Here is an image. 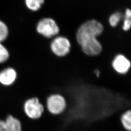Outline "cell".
<instances>
[{
    "label": "cell",
    "instance_id": "obj_14",
    "mask_svg": "<svg viewBox=\"0 0 131 131\" xmlns=\"http://www.w3.org/2000/svg\"><path fill=\"white\" fill-rule=\"evenodd\" d=\"M9 56L8 50L0 43V63H3L6 61Z\"/></svg>",
    "mask_w": 131,
    "mask_h": 131
},
{
    "label": "cell",
    "instance_id": "obj_6",
    "mask_svg": "<svg viewBox=\"0 0 131 131\" xmlns=\"http://www.w3.org/2000/svg\"><path fill=\"white\" fill-rule=\"evenodd\" d=\"M112 66L117 73L120 74H125L130 69L131 62L124 56L118 54L113 60Z\"/></svg>",
    "mask_w": 131,
    "mask_h": 131
},
{
    "label": "cell",
    "instance_id": "obj_5",
    "mask_svg": "<svg viewBox=\"0 0 131 131\" xmlns=\"http://www.w3.org/2000/svg\"><path fill=\"white\" fill-rule=\"evenodd\" d=\"M70 40L63 37H58L54 38L51 44V49L56 56L62 57L66 56L70 51Z\"/></svg>",
    "mask_w": 131,
    "mask_h": 131
},
{
    "label": "cell",
    "instance_id": "obj_15",
    "mask_svg": "<svg viewBox=\"0 0 131 131\" xmlns=\"http://www.w3.org/2000/svg\"><path fill=\"white\" fill-rule=\"evenodd\" d=\"M0 131H6L5 122L0 119Z\"/></svg>",
    "mask_w": 131,
    "mask_h": 131
},
{
    "label": "cell",
    "instance_id": "obj_11",
    "mask_svg": "<svg viewBox=\"0 0 131 131\" xmlns=\"http://www.w3.org/2000/svg\"><path fill=\"white\" fill-rule=\"evenodd\" d=\"M131 26V11L129 8H127L125 13V19L124 20L122 29L123 30L128 31Z\"/></svg>",
    "mask_w": 131,
    "mask_h": 131
},
{
    "label": "cell",
    "instance_id": "obj_4",
    "mask_svg": "<svg viewBox=\"0 0 131 131\" xmlns=\"http://www.w3.org/2000/svg\"><path fill=\"white\" fill-rule=\"evenodd\" d=\"M37 31L44 37L51 38L59 33V28L54 19L44 18L38 22Z\"/></svg>",
    "mask_w": 131,
    "mask_h": 131
},
{
    "label": "cell",
    "instance_id": "obj_1",
    "mask_svg": "<svg viewBox=\"0 0 131 131\" xmlns=\"http://www.w3.org/2000/svg\"><path fill=\"white\" fill-rule=\"evenodd\" d=\"M103 30V24L95 19L88 20L80 26L76 38L84 53L89 56H95L100 53L102 46L97 37Z\"/></svg>",
    "mask_w": 131,
    "mask_h": 131
},
{
    "label": "cell",
    "instance_id": "obj_13",
    "mask_svg": "<svg viewBox=\"0 0 131 131\" xmlns=\"http://www.w3.org/2000/svg\"><path fill=\"white\" fill-rule=\"evenodd\" d=\"M8 35V29L6 24L0 20V43L4 41Z\"/></svg>",
    "mask_w": 131,
    "mask_h": 131
},
{
    "label": "cell",
    "instance_id": "obj_7",
    "mask_svg": "<svg viewBox=\"0 0 131 131\" xmlns=\"http://www.w3.org/2000/svg\"><path fill=\"white\" fill-rule=\"evenodd\" d=\"M17 78V73L15 70L9 68L0 72V83L8 86L13 84Z\"/></svg>",
    "mask_w": 131,
    "mask_h": 131
},
{
    "label": "cell",
    "instance_id": "obj_16",
    "mask_svg": "<svg viewBox=\"0 0 131 131\" xmlns=\"http://www.w3.org/2000/svg\"><path fill=\"white\" fill-rule=\"evenodd\" d=\"M95 74L97 77H99L101 74V72L98 70H95Z\"/></svg>",
    "mask_w": 131,
    "mask_h": 131
},
{
    "label": "cell",
    "instance_id": "obj_8",
    "mask_svg": "<svg viewBox=\"0 0 131 131\" xmlns=\"http://www.w3.org/2000/svg\"><path fill=\"white\" fill-rule=\"evenodd\" d=\"M6 131H23V124L21 121L12 115H8L5 121Z\"/></svg>",
    "mask_w": 131,
    "mask_h": 131
},
{
    "label": "cell",
    "instance_id": "obj_12",
    "mask_svg": "<svg viewBox=\"0 0 131 131\" xmlns=\"http://www.w3.org/2000/svg\"><path fill=\"white\" fill-rule=\"evenodd\" d=\"M122 14L118 12L112 14L109 18V23L112 27H116L122 19Z\"/></svg>",
    "mask_w": 131,
    "mask_h": 131
},
{
    "label": "cell",
    "instance_id": "obj_3",
    "mask_svg": "<svg viewBox=\"0 0 131 131\" xmlns=\"http://www.w3.org/2000/svg\"><path fill=\"white\" fill-rule=\"evenodd\" d=\"M23 111L28 118L37 120L41 117L45 111L44 105L37 97H32L26 100L23 104Z\"/></svg>",
    "mask_w": 131,
    "mask_h": 131
},
{
    "label": "cell",
    "instance_id": "obj_10",
    "mask_svg": "<svg viewBox=\"0 0 131 131\" xmlns=\"http://www.w3.org/2000/svg\"><path fill=\"white\" fill-rule=\"evenodd\" d=\"M25 2L29 9L36 11L41 8L44 0H25Z\"/></svg>",
    "mask_w": 131,
    "mask_h": 131
},
{
    "label": "cell",
    "instance_id": "obj_2",
    "mask_svg": "<svg viewBox=\"0 0 131 131\" xmlns=\"http://www.w3.org/2000/svg\"><path fill=\"white\" fill-rule=\"evenodd\" d=\"M67 106V101L63 95L60 93H52L48 96L45 108L50 114L59 116L65 112Z\"/></svg>",
    "mask_w": 131,
    "mask_h": 131
},
{
    "label": "cell",
    "instance_id": "obj_9",
    "mask_svg": "<svg viewBox=\"0 0 131 131\" xmlns=\"http://www.w3.org/2000/svg\"><path fill=\"white\" fill-rule=\"evenodd\" d=\"M120 122L122 127L127 131H131V109L123 113L121 116Z\"/></svg>",
    "mask_w": 131,
    "mask_h": 131
}]
</instances>
